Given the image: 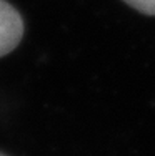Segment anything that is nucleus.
Wrapping results in <instances>:
<instances>
[{
    "instance_id": "7ed1b4c3",
    "label": "nucleus",
    "mask_w": 155,
    "mask_h": 156,
    "mask_svg": "<svg viewBox=\"0 0 155 156\" xmlns=\"http://www.w3.org/2000/svg\"><path fill=\"white\" fill-rule=\"evenodd\" d=\"M0 156H7V154H3V153H0Z\"/></svg>"
},
{
    "instance_id": "f257e3e1",
    "label": "nucleus",
    "mask_w": 155,
    "mask_h": 156,
    "mask_svg": "<svg viewBox=\"0 0 155 156\" xmlns=\"http://www.w3.org/2000/svg\"><path fill=\"white\" fill-rule=\"evenodd\" d=\"M24 37V20L18 10L0 0V58L18 47Z\"/></svg>"
},
{
    "instance_id": "f03ea898",
    "label": "nucleus",
    "mask_w": 155,
    "mask_h": 156,
    "mask_svg": "<svg viewBox=\"0 0 155 156\" xmlns=\"http://www.w3.org/2000/svg\"><path fill=\"white\" fill-rule=\"evenodd\" d=\"M134 10L143 13V15L155 17V0H122Z\"/></svg>"
}]
</instances>
